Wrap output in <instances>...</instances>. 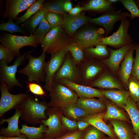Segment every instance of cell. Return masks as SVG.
I'll return each instance as SVG.
<instances>
[{"mask_svg": "<svg viewBox=\"0 0 139 139\" xmlns=\"http://www.w3.org/2000/svg\"><path fill=\"white\" fill-rule=\"evenodd\" d=\"M136 4L139 9V0L135 1Z\"/></svg>", "mask_w": 139, "mask_h": 139, "instance_id": "f5cc1de1", "label": "cell"}, {"mask_svg": "<svg viewBox=\"0 0 139 139\" xmlns=\"http://www.w3.org/2000/svg\"><path fill=\"white\" fill-rule=\"evenodd\" d=\"M120 21V24L117 30L110 36L103 38L100 44L119 48L132 44L133 40L128 32L130 22L126 18Z\"/></svg>", "mask_w": 139, "mask_h": 139, "instance_id": "52a82bcc", "label": "cell"}, {"mask_svg": "<svg viewBox=\"0 0 139 139\" xmlns=\"http://www.w3.org/2000/svg\"><path fill=\"white\" fill-rule=\"evenodd\" d=\"M45 18L51 29L56 27L63 26V19L62 15L52 12H48L45 16Z\"/></svg>", "mask_w": 139, "mask_h": 139, "instance_id": "f35d334b", "label": "cell"}, {"mask_svg": "<svg viewBox=\"0 0 139 139\" xmlns=\"http://www.w3.org/2000/svg\"><path fill=\"white\" fill-rule=\"evenodd\" d=\"M127 86L130 96L135 102L139 101V81L131 75Z\"/></svg>", "mask_w": 139, "mask_h": 139, "instance_id": "8d00e7d4", "label": "cell"}, {"mask_svg": "<svg viewBox=\"0 0 139 139\" xmlns=\"http://www.w3.org/2000/svg\"><path fill=\"white\" fill-rule=\"evenodd\" d=\"M54 138L53 137H45L41 139H54Z\"/></svg>", "mask_w": 139, "mask_h": 139, "instance_id": "6f0895ef", "label": "cell"}, {"mask_svg": "<svg viewBox=\"0 0 139 139\" xmlns=\"http://www.w3.org/2000/svg\"><path fill=\"white\" fill-rule=\"evenodd\" d=\"M105 31L102 28H88L80 31L73 37V40L83 48L95 46L99 44L105 37Z\"/></svg>", "mask_w": 139, "mask_h": 139, "instance_id": "30bf717a", "label": "cell"}, {"mask_svg": "<svg viewBox=\"0 0 139 139\" xmlns=\"http://www.w3.org/2000/svg\"><path fill=\"white\" fill-rule=\"evenodd\" d=\"M108 121L113 126L114 131L118 139H134L135 134L125 121L117 120Z\"/></svg>", "mask_w": 139, "mask_h": 139, "instance_id": "4316f807", "label": "cell"}, {"mask_svg": "<svg viewBox=\"0 0 139 139\" xmlns=\"http://www.w3.org/2000/svg\"><path fill=\"white\" fill-rule=\"evenodd\" d=\"M14 54L8 48L2 44H0V60L4 61L8 65L14 59Z\"/></svg>", "mask_w": 139, "mask_h": 139, "instance_id": "b9f144b4", "label": "cell"}, {"mask_svg": "<svg viewBox=\"0 0 139 139\" xmlns=\"http://www.w3.org/2000/svg\"><path fill=\"white\" fill-rule=\"evenodd\" d=\"M29 91L36 95L42 97L47 96L46 93L40 84L35 82H26Z\"/></svg>", "mask_w": 139, "mask_h": 139, "instance_id": "7bdbcfd3", "label": "cell"}, {"mask_svg": "<svg viewBox=\"0 0 139 139\" xmlns=\"http://www.w3.org/2000/svg\"><path fill=\"white\" fill-rule=\"evenodd\" d=\"M135 45L128 51L121 64L120 71V77L123 83L127 85L131 75L134 61L133 53L135 50Z\"/></svg>", "mask_w": 139, "mask_h": 139, "instance_id": "603a6c76", "label": "cell"}, {"mask_svg": "<svg viewBox=\"0 0 139 139\" xmlns=\"http://www.w3.org/2000/svg\"><path fill=\"white\" fill-rule=\"evenodd\" d=\"M0 30L8 32L11 33H20L26 36H29V34L22 26L14 23V21L11 19H8L6 22L0 24Z\"/></svg>", "mask_w": 139, "mask_h": 139, "instance_id": "e575fe53", "label": "cell"}, {"mask_svg": "<svg viewBox=\"0 0 139 139\" xmlns=\"http://www.w3.org/2000/svg\"><path fill=\"white\" fill-rule=\"evenodd\" d=\"M84 11L103 12L105 13L114 10L112 4L108 0H91L83 7Z\"/></svg>", "mask_w": 139, "mask_h": 139, "instance_id": "f546056e", "label": "cell"}, {"mask_svg": "<svg viewBox=\"0 0 139 139\" xmlns=\"http://www.w3.org/2000/svg\"><path fill=\"white\" fill-rule=\"evenodd\" d=\"M62 79H66L75 83L82 84L79 67L74 63L68 51L62 65L55 74L53 81H57Z\"/></svg>", "mask_w": 139, "mask_h": 139, "instance_id": "ba28073f", "label": "cell"}, {"mask_svg": "<svg viewBox=\"0 0 139 139\" xmlns=\"http://www.w3.org/2000/svg\"><path fill=\"white\" fill-rule=\"evenodd\" d=\"M36 0H6L5 8L2 13L4 20L16 21L20 13L27 9Z\"/></svg>", "mask_w": 139, "mask_h": 139, "instance_id": "9a60e30c", "label": "cell"}, {"mask_svg": "<svg viewBox=\"0 0 139 139\" xmlns=\"http://www.w3.org/2000/svg\"><path fill=\"white\" fill-rule=\"evenodd\" d=\"M68 52L71 54L73 60L78 66L85 58L83 48L73 40L68 46Z\"/></svg>", "mask_w": 139, "mask_h": 139, "instance_id": "d6a6232c", "label": "cell"}, {"mask_svg": "<svg viewBox=\"0 0 139 139\" xmlns=\"http://www.w3.org/2000/svg\"><path fill=\"white\" fill-rule=\"evenodd\" d=\"M124 108L127 113L131 120L133 132L139 137V110L136 107V102L130 96Z\"/></svg>", "mask_w": 139, "mask_h": 139, "instance_id": "83f0119b", "label": "cell"}, {"mask_svg": "<svg viewBox=\"0 0 139 139\" xmlns=\"http://www.w3.org/2000/svg\"><path fill=\"white\" fill-rule=\"evenodd\" d=\"M61 120L62 125L66 131L73 132L78 130L77 122L70 119L62 115L61 117Z\"/></svg>", "mask_w": 139, "mask_h": 139, "instance_id": "ee69618b", "label": "cell"}, {"mask_svg": "<svg viewBox=\"0 0 139 139\" xmlns=\"http://www.w3.org/2000/svg\"><path fill=\"white\" fill-rule=\"evenodd\" d=\"M100 139H112L109 137H106L104 136Z\"/></svg>", "mask_w": 139, "mask_h": 139, "instance_id": "db71d44e", "label": "cell"}, {"mask_svg": "<svg viewBox=\"0 0 139 139\" xmlns=\"http://www.w3.org/2000/svg\"><path fill=\"white\" fill-rule=\"evenodd\" d=\"M134 45V44H132L124 46L116 50L109 48L110 52L109 57L104 59L103 62L111 71H116L127 53Z\"/></svg>", "mask_w": 139, "mask_h": 139, "instance_id": "44dd1931", "label": "cell"}, {"mask_svg": "<svg viewBox=\"0 0 139 139\" xmlns=\"http://www.w3.org/2000/svg\"><path fill=\"white\" fill-rule=\"evenodd\" d=\"M87 129L82 131L78 130L73 132H69L54 139H82Z\"/></svg>", "mask_w": 139, "mask_h": 139, "instance_id": "bcb514c9", "label": "cell"}, {"mask_svg": "<svg viewBox=\"0 0 139 139\" xmlns=\"http://www.w3.org/2000/svg\"><path fill=\"white\" fill-rule=\"evenodd\" d=\"M67 46L51 55L50 59L46 62V77L44 88L47 91H49L54 76L62 65L68 52Z\"/></svg>", "mask_w": 139, "mask_h": 139, "instance_id": "8fae6325", "label": "cell"}, {"mask_svg": "<svg viewBox=\"0 0 139 139\" xmlns=\"http://www.w3.org/2000/svg\"><path fill=\"white\" fill-rule=\"evenodd\" d=\"M44 0H36L27 9L24 14L21 16L18 17L15 23L19 25L28 20L41 9L45 3Z\"/></svg>", "mask_w": 139, "mask_h": 139, "instance_id": "1f68e13d", "label": "cell"}, {"mask_svg": "<svg viewBox=\"0 0 139 139\" xmlns=\"http://www.w3.org/2000/svg\"><path fill=\"white\" fill-rule=\"evenodd\" d=\"M49 107L44 101H40L33 96L27 94L22 104L18 108L21 112V119L34 125L42 124L48 118L45 112Z\"/></svg>", "mask_w": 139, "mask_h": 139, "instance_id": "6da1fadb", "label": "cell"}, {"mask_svg": "<svg viewBox=\"0 0 139 139\" xmlns=\"http://www.w3.org/2000/svg\"><path fill=\"white\" fill-rule=\"evenodd\" d=\"M118 139V138H116V139Z\"/></svg>", "mask_w": 139, "mask_h": 139, "instance_id": "680465c9", "label": "cell"}, {"mask_svg": "<svg viewBox=\"0 0 139 139\" xmlns=\"http://www.w3.org/2000/svg\"><path fill=\"white\" fill-rule=\"evenodd\" d=\"M72 6L70 0H66L63 5V9L65 12L69 13L73 8Z\"/></svg>", "mask_w": 139, "mask_h": 139, "instance_id": "681fc988", "label": "cell"}, {"mask_svg": "<svg viewBox=\"0 0 139 139\" xmlns=\"http://www.w3.org/2000/svg\"><path fill=\"white\" fill-rule=\"evenodd\" d=\"M83 11H84V9L83 7H81L79 5H77L73 8L69 13L71 15H77L80 14Z\"/></svg>", "mask_w": 139, "mask_h": 139, "instance_id": "c3c4849f", "label": "cell"}, {"mask_svg": "<svg viewBox=\"0 0 139 139\" xmlns=\"http://www.w3.org/2000/svg\"><path fill=\"white\" fill-rule=\"evenodd\" d=\"M63 26L68 35H73L82 26L89 22V18L81 13L77 15L65 13L63 15Z\"/></svg>", "mask_w": 139, "mask_h": 139, "instance_id": "ac0fdd59", "label": "cell"}, {"mask_svg": "<svg viewBox=\"0 0 139 139\" xmlns=\"http://www.w3.org/2000/svg\"><path fill=\"white\" fill-rule=\"evenodd\" d=\"M107 46L106 45L99 44L95 46V47L83 48L85 57L101 58L108 56L109 53Z\"/></svg>", "mask_w": 139, "mask_h": 139, "instance_id": "4dcf8cb0", "label": "cell"}, {"mask_svg": "<svg viewBox=\"0 0 139 139\" xmlns=\"http://www.w3.org/2000/svg\"><path fill=\"white\" fill-rule=\"evenodd\" d=\"M106 106V111L103 115V120H119L130 122L129 117L123 110L113 103L107 100H103Z\"/></svg>", "mask_w": 139, "mask_h": 139, "instance_id": "cb8c5ba5", "label": "cell"}, {"mask_svg": "<svg viewBox=\"0 0 139 139\" xmlns=\"http://www.w3.org/2000/svg\"><path fill=\"white\" fill-rule=\"evenodd\" d=\"M105 112L93 115H88L79 118L78 120H83L88 123L112 139L117 138L114 130L103 120V117Z\"/></svg>", "mask_w": 139, "mask_h": 139, "instance_id": "d6986e66", "label": "cell"}, {"mask_svg": "<svg viewBox=\"0 0 139 139\" xmlns=\"http://www.w3.org/2000/svg\"><path fill=\"white\" fill-rule=\"evenodd\" d=\"M31 52L27 51L16 57L13 64L10 66L4 60H0V83L5 84L9 91H12L15 86L23 87V84L16 79V74L19 67L28 59V55Z\"/></svg>", "mask_w": 139, "mask_h": 139, "instance_id": "277c9868", "label": "cell"}, {"mask_svg": "<svg viewBox=\"0 0 139 139\" xmlns=\"http://www.w3.org/2000/svg\"><path fill=\"white\" fill-rule=\"evenodd\" d=\"M1 44L8 48L15 56L21 54L20 49L24 47L30 46L36 47L39 44L34 36L31 34L29 36H20L5 33L1 36Z\"/></svg>", "mask_w": 139, "mask_h": 139, "instance_id": "8992f818", "label": "cell"}, {"mask_svg": "<svg viewBox=\"0 0 139 139\" xmlns=\"http://www.w3.org/2000/svg\"><path fill=\"white\" fill-rule=\"evenodd\" d=\"M102 94L113 103L123 108L127 105L130 96L128 91L123 90H99Z\"/></svg>", "mask_w": 139, "mask_h": 139, "instance_id": "7402d4cb", "label": "cell"}, {"mask_svg": "<svg viewBox=\"0 0 139 139\" xmlns=\"http://www.w3.org/2000/svg\"><path fill=\"white\" fill-rule=\"evenodd\" d=\"M31 53L28 56L27 65L24 67L18 70L17 73L27 76L29 82H36L39 84L45 82L46 53L43 51L39 56L35 57L31 55Z\"/></svg>", "mask_w": 139, "mask_h": 139, "instance_id": "5b68a950", "label": "cell"}, {"mask_svg": "<svg viewBox=\"0 0 139 139\" xmlns=\"http://www.w3.org/2000/svg\"><path fill=\"white\" fill-rule=\"evenodd\" d=\"M121 4L130 13V19L139 18V9L134 0H119Z\"/></svg>", "mask_w": 139, "mask_h": 139, "instance_id": "ab89813d", "label": "cell"}, {"mask_svg": "<svg viewBox=\"0 0 139 139\" xmlns=\"http://www.w3.org/2000/svg\"><path fill=\"white\" fill-rule=\"evenodd\" d=\"M76 104L88 115H93L106 111L107 107L104 101L101 99L94 98L79 97Z\"/></svg>", "mask_w": 139, "mask_h": 139, "instance_id": "e0dca14e", "label": "cell"}, {"mask_svg": "<svg viewBox=\"0 0 139 139\" xmlns=\"http://www.w3.org/2000/svg\"><path fill=\"white\" fill-rule=\"evenodd\" d=\"M1 96L0 100V116L13 109L18 108L22 104L27 94L19 93L13 94L9 92L6 85L0 83Z\"/></svg>", "mask_w": 139, "mask_h": 139, "instance_id": "7c38bea8", "label": "cell"}, {"mask_svg": "<svg viewBox=\"0 0 139 139\" xmlns=\"http://www.w3.org/2000/svg\"><path fill=\"white\" fill-rule=\"evenodd\" d=\"M66 0H58L48 1L45 3L48 12H52L63 15L65 13L63 5Z\"/></svg>", "mask_w": 139, "mask_h": 139, "instance_id": "74e56055", "label": "cell"}, {"mask_svg": "<svg viewBox=\"0 0 139 139\" xmlns=\"http://www.w3.org/2000/svg\"><path fill=\"white\" fill-rule=\"evenodd\" d=\"M136 105L137 107L139 110V101L136 102Z\"/></svg>", "mask_w": 139, "mask_h": 139, "instance_id": "11a10c76", "label": "cell"}, {"mask_svg": "<svg viewBox=\"0 0 139 139\" xmlns=\"http://www.w3.org/2000/svg\"><path fill=\"white\" fill-rule=\"evenodd\" d=\"M57 81L72 89L79 97H97L103 100H107V98L102 94L99 90L92 87L75 83L66 79H62Z\"/></svg>", "mask_w": 139, "mask_h": 139, "instance_id": "2e32d148", "label": "cell"}, {"mask_svg": "<svg viewBox=\"0 0 139 139\" xmlns=\"http://www.w3.org/2000/svg\"><path fill=\"white\" fill-rule=\"evenodd\" d=\"M72 41L60 26L51 29L40 44L43 51L51 55L67 46Z\"/></svg>", "mask_w": 139, "mask_h": 139, "instance_id": "3957f363", "label": "cell"}, {"mask_svg": "<svg viewBox=\"0 0 139 139\" xmlns=\"http://www.w3.org/2000/svg\"><path fill=\"white\" fill-rule=\"evenodd\" d=\"M51 29V26L45 16L32 34L35 36L39 44H40Z\"/></svg>", "mask_w": 139, "mask_h": 139, "instance_id": "d590c367", "label": "cell"}, {"mask_svg": "<svg viewBox=\"0 0 139 139\" xmlns=\"http://www.w3.org/2000/svg\"><path fill=\"white\" fill-rule=\"evenodd\" d=\"M47 12L44 4L42 8L23 23L22 26L29 34H33Z\"/></svg>", "mask_w": 139, "mask_h": 139, "instance_id": "484cf974", "label": "cell"}, {"mask_svg": "<svg viewBox=\"0 0 139 139\" xmlns=\"http://www.w3.org/2000/svg\"><path fill=\"white\" fill-rule=\"evenodd\" d=\"M134 47L136 55L131 75L139 81V43L136 44Z\"/></svg>", "mask_w": 139, "mask_h": 139, "instance_id": "f6af8a7d", "label": "cell"}, {"mask_svg": "<svg viewBox=\"0 0 139 139\" xmlns=\"http://www.w3.org/2000/svg\"><path fill=\"white\" fill-rule=\"evenodd\" d=\"M127 17H131L130 14L128 12L113 10L106 12L99 17L90 18L89 22L102 27L105 30V36L107 37L112 30L117 21Z\"/></svg>", "mask_w": 139, "mask_h": 139, "instance_id": "4fadbf2b", "label": "cell"}, {"mask_svg": "<svg viewBox=\"0 0 139 139\" xmlns=\"http://www.w3.org/2000/svg\"><path fill=\"white\" fill-rule=\"evenodd\" d=\"M109 2L111 4L115 3L119 1V0H108Z\"/></svg>", "mask_w": 139, "mask_h": 139, "instance_id": "816d5d0a", "label": "cell"}, {"mask_svg": "<svg viewBox=\"0 0 139 139\" xmlns=\"http://www.w3.org/2000/svg\"><path fill=\"white\" fill-rule=\"evenodd\" d=\"M98 63L93 61L90 58L85 57L78 66L81 77L82 84L89 86L101 72L102 68Z\"/></svg>", "mask_w": 139, "mask_h": 139, "instance_id": "5bb4252c", "label": "cell"}, {"mask_svg": "<svg viewBox=\"0 0 139 139\" xmlns=\"http://www.w3.org/2000/svg\"><path fill=\"white\" fill-rule=\"evenodd\" d=\"M46 111L45 114L48 118L42 121V124L48 127L44 137L55 138L63 134L66 130L63 127L61 120L63 115L62 111L49 107Z\"/></svg>", "mask_w": 139, "mask_h": 139, "instance_id": "9c48e42d", "label": "cell"}, {"mask_svg": "<svg viewBox=\"0 0 139 139\" xmlns=\"http://www.w3.org/2000/svg\"><path fill=\"white\" fill-rule=\"evenodd\" d=\"M48 127L42 124L38 127H29L25 124L22 125L20 129L21 133L28 139H41L44 137V134Z\"/></svg>", "mask_w": 139, "mask_h": 139, "instance_id": "f1b7e54d", "label": "cell"}, {"mask_svg": "<svg viewBox=\"0 0 139 139\" xmlns=\"http://www.w3.org/2000/svg\"><path fill=\"white\" fill-rule=\"evenodd\" d=\"M49 92L51 99L48 104L54 109L62 111L67 106L76 103L79 98L74 90L57 81H53Z\"/></svg>", "mask_w": 139, "mask_h": 139, "instance_id": "7a4b0ae2", "label": "cell"}, {"mask_svg": "<svg viewBox=\"0 0 139 139\" xmlns=\"http://www.w3.org/2000/svg\"><path fill=\"white\" fill-rule=\"evenodd\" d=\"M0 139H28L24 135L21 134L20 136L8 137L0 135Z\"/></svg>", "mask_w": 139, "mask_h": 139, "instance_id": "f907efd6", "label": "cell"}, {"mask_svg": "<svg viewBox=\"0 0 139 139\" xmlns=\"http://www.w3.org/2000/svg\"><path fill=\"white\" fill-rule=\"evenodd\" d=\"M14 114L11 117L7 119L1 118L0 124L6 122L8 125L6 128H2L0 131L1 135L8 137L20 136L21 135L18 126V121L21 116V112L18 108L15 109Z\"/></svg>", "mask_w": 139, "mask_h": 139, "instance_id": "ffe728a7", "label": "cell"}, {"mask_svg": "<svg viewBox=\"0 0 139 139\" xmlns=\"http://www.w3.org/2000/svg\"><path fill=\"white\" fill-rule=\"evenodd\" d=\"M134 139H139V137L137 135L135 134L134 135Z\"/></svg>", "mask_w": 139, "mask_h": 139, "instance_id": "9f6ffc18", "label": "cell"}, {"mask_svg": "<svg viewBox=\"0 0 139 139\" xmlns=\"http://www.w3.org/2000/svg\"><path fill=\"white\" fill-rule=\"evenodd\" d=\"M77 124L78 130L82 131L86 129L90 125L88 123L81 120H77Z\"/></svg>", "mask_w": 139, "mask_h": 139, "instance_id": "7dc6e473", "label": "cell"}, {"mask_svg": "<svg viewBox=\"0 0 139 139\" xmlns=\"http://www.w3.org/2000/svg\"><path fill=\"white\" fill-rule=\"evenodd\" d=\"M63 114L69 119L77 120L87 114L83 110L78 107L76 103L71 105L62 110Z\"/></svg>", "mask_w": 139, "mask_h": 139, "instance_id": "836d02e7", "label": "cell"}, {"mask_svg": "<svg viewBox=\"0 0 139 139\" xmlns=\"http://www.w3.org/2000/svg\"><path fill=\"white\" fill-rule=\"evenodd\" d=\"M105 134L95 127L91 125L87 128L82 139H100Z\"/></svg>", "mask_w": 139, "mask_h": 139, "instance_id": "60d3db41", "label": "cell"}, {"mask_svg": "<svg viewBox=\"0 0 139 139\" xmlns=\"http://www.w3.org/2000/svg\"><path fill=\"white\" fill-rule=\"evenodd\" d=\"M102 89L123 90L121 84L111 76L106 74L101 75L89 85Z\"/></svg>", "mask_w": 139, "mask_h": 139, "instance_id": "d4e9b609", "label": "cell"}]
</instances>
